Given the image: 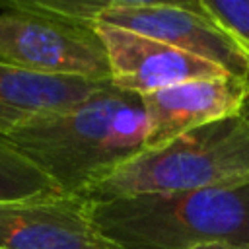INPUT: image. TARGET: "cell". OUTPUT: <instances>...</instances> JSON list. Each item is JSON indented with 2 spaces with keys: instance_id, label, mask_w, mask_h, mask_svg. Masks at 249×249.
Returning a JSON list of instances; mask_svg holds the SVG:
<instances>
[{
  "instance_id": "1",
  "label": "cell",
  "mask_w": 249,
  "mask_h": 249,
  "mask_svg": "<svg viewBox=\"0 0 249 249\" xmlns=\"http://www.w3.org/2000/svg\"><path fill=\"white\" fill-rule=\"evenodd\" d=\"M64 195L86 191L148 146V115L140 95L111 84L88 99L37 117L4 136Z\"/></svg>"
},
{
  "instance_id": "2",
  "label": "cell",
  "mask_w": 249,
  "mask_h": 249,
  "mask_svg": "<svg viewBox=\"0 0 249 249\" xmlns=\"http://www.w3.org/2000/svg\"><path fill=\"white\" fill-rule=\"evenodd\" d=\"M113 249L249 247V181L91 202Z\"/></svg>"
},
{
  "instance_id": "3",
  "label": "cell",
  "mask_w": 249,
  "mask_h": 249,
  "mask_svg": "<svg viewBox=\"0 0 249 249\" xmlns=\"http://www.w3.org/2000/svg\"><path fill=\"white\" fill-rule=\"evenodd\" d=\"M249 181V113L228 117L140 152L93 183L84 198L105 202Z\"/></svg>"
},
{
  "instance_id": "4",
  "label": "cell",
  "mask_w": 249,
  "mask_h": 249,
  "mask_svg": "<svg viewBox=\"0 0 249 249\" xmlns=\"http://www.w3.org/2000/svg\"><path fill=\"white\" fill-rule=\"evenodd\" d=\"M95 23L128 29L208 60L231 76L249 78V53L208 14L202 0H111Z\"/></svg>"
},
{
  "instance_id": "5",
  "label": "cell",
  "mask_w": 249,
  "mask_h": 249,
  "mask_svg": "<svg viewBox=\"0 0 249 249\" xmlns=\"http://www.w3.org/2000/svg\"><path fill=\"white\" fill-rule=\"evenodd\" d=\"M0 64L45 76L109 82L105 51L93 29L14 8L0 12Z\"/></svg>"
},
{
  "instance_id": "6",
  "label": "cell",
  "mask_w": 249,
  "mask_h": 249,
  "mask_svg": "<svg viewBox=\"0 0 249 249\" xmlns=\"http://www.w3.org/2000/svg\"><path fill=\"white\" fill-rule=\"evenodd\" d=\"M93 31L105 51L109 82L121 91L144 97L189 80L228 74L208 60L128 29L95 23Z\"/></svg>"
},
{
  "instance_id": "7",
  "label": "cell",
  "mask_w": 249,
  "mask_h": 249,
  "mask_svg": "<svg viewBox=\"0 0 249 249\" xmlns=\"http://www.w3.org/2000/svg\"><path fill=\"white\" fill-rule=\"evenodd\" d=\"M0 249L113 247L91 216V202L58 193L0 204Z\"/></svg>"
},
{
  "instance_id": "8",
  "label": "cell",
  "mask_w": 249,
  "mask_h": 249,
  "mask_svg": "<svg viewBox=\"0 0 249 249\" xmlns=\"http://www.w3.org/2000/svg\"><path fill=\"white\" fill-rule=\"evenodd\" d=\"M148 146L158 148L198 126L241 115L249 105V78L231 74L189 80L142 97Z\"/></svg>"
},
{
  "instance_id": "9",
  "label": "cell",
  "mask_w": 249,
  "mask_h": 249,
  "mask_svg": "<svg viewBox=\"0 0 249 249\" xmlns=\"http://www.w3.org/2000/svg\"><path fill=\"white\" fill-rule=\"evenodd\" d=\"M111 82L45 76L0 64V136L51 113L64 111Z\"/></svg>"
},
{
  "instance_id": "10",
  "label": "cell",
  "mask_w": 249,
  "mask_h": 249,
  "mask_svg": "<svg viewBox=\"0 0 249 249\" xmlns=\"http://www.w3.org/2000/svg\"><path fill=\"white\" fill-rule=\"evenodd\" d=\"M54 183L4 136H0V204L58 195Z\"/></svg>"
},
{
  "instance_id": "11",
  "label": "cell",
  "mask_w": 249,
  "mask_h": 249,
  "mask_svg": "<svg viewBox=\"0 0 249 249\" xmlns=\"http://www.w3.org/2000/svg\"><path fill=\"white\" fill-rule=\"evenodd\" d=\"M111 0H0V8H14L51 18L60 23L93 29L95 19Z\"/></svg>"
},
{
  "instance_id": "12",
  "label": "cell",
  "mask_w": 249,
  "mask_h": 249,
  "mask_svg": "<svg viewBox=\"0 0 249 249\" xmlns=\"http://www.w3.org/2000/svg\"><path fill=\"white\" fill-rule=\"evenodd\" d=\"M208 14L249 53V0H202Z\"/></svg>"
},
{
  "instance_id": "13",
  "label": "cell",
  "mask_w": 249,
  "mask_h": 249,
  "mask_svg": "<svg viewBox=\"0 0 249 249\" xmlns=\"http://www.w3.org/2000/svg\"><path fill=\"white\" fill-rule=\"evenodd\" d=\"M196 249H249V247H235V245H206V247H196Z\"/></svg>"
}]
</instances>
